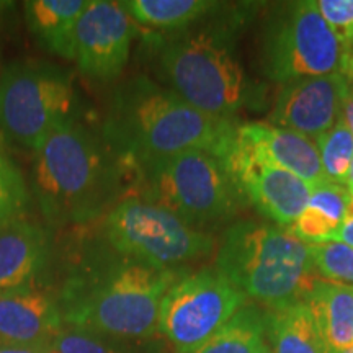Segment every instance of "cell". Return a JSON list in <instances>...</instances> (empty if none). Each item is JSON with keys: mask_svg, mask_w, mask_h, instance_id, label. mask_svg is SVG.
<instances>
[{"mask_svg": "<svg viewBox=\"0 0 353 353\" xmlns=\"http://www.w3.org/2000/svg\"><path fill=\"white\" fill-rule=\"evenodd\" d=\"M236 131L232 118L203 113L170 88L136 77L114 90L101 138L121 164L141 167L187 151L210 152L224 162Z\"/></svg>", "mask_w": 353, "mask_h": 353, "instance_id": "1", "label": "cell"}, {"mask_svg": "<svg viewBox=\"0 0 353 353\" xmlns=\"http://www.w3.org/2000/svg\"><path fill=\"white\" fill-rule=\"evenodd\" d=\"M120 164L105 139L74 118L57 123L33 157V187L48 223L85 224L108 214L120 195Z\"/></svg>", "mask_w": 353, "mask_h": 353, "instance_id": "2", "label": "cell"}, {"mask_svg": "<svg viewBox=\"0 0 353 353\" xmlns=\"http://www.w3.org/2000/svg\"><path fill=\"white\" fill-rule=\"evenodd\" d=\"M179 273L118 259L70 281L61 316L70 329L100 337L148 339L159 332V314L167 290Z\"/></svg>", "mask_w": 353, "mask_h": 353, "instance_id": "3", "label": "cell"}, {"mask_svg": "<svg viewBox=\"0 0 353 353\" xmlns=\"http://www.w3.org/2000/svg\"><path fill=\"white\" fill-rule=\"evenodd\" d=\"M216 268L245 298L268 309L304 299L319 278L306 242L290 229L255 221L226 229Z\"/></svg>", "mask_w": 353, "mask_h": 353, "instance_id": "4", "label": "cell"}, {"mask_svg": "<svg viewBox=\"0 0 353 353\" xmlns=\"http://www.w3.org/2000/svg\"><path fill=\"white\" fill-rule=\"evenodd\" d=\"M159 65L170 90L200 112L219 118L250 100V83L226 34L218 30L183 33L162 44Z\"/></svg>", "mask_w": 353, "mask_h": 353, "instance_id": "5", "label": "cell"}, {"mask_svg": "<svg viewBox=\"0 0 353 353\" xmlns=\"http://www.w3.org/2000/svg\"><path fill=\"white\" fill-rule=\"evenodd\" d=\"M138 170L144 185L141 198L162 206L198 231L236 214L244 198L223 162L210 152L157 157Z\"/></svg>", "mask_w": 353, "mask_h": 353, "instance_id": "6", "label": "cell"}, {"mask_svg": "<svg viewBox=\"0 0 353 353\" xmlns=\"http://www.w3.org/2000/svg\"><path fill=\"white\" fill-rule=\"evenodd\" d=\"M108 245L121 259L164 270L195 262L214 250V237L141 196L123 198L105 219Z\"/></svg>", "mask_w": 353, "mask_h": 353, "instance_id": "7", "label": "cell"}, {"mask_svg": "<svg viewBox=\"0 0 353 353\" xmlns=\"http://www.w3.org/2000/svg\"><path fill=\"white\" fill-rule=\"evenodd\" d=\"M348 51L316 2H291L265 25L260 63L265 76L285 85L299 79L345 74Z\"/></svg>", "mask_w": 353, "mask_h": 353, "instance_id": "8", "label": "cell"}, {"mask_svg": "<svg viewBox=\"0 0 353 353\" xmlns=\"http://www.w3.org/2000/svg\"><path fill=\"white\" fill-rule=\"evenodd\" d=\"M74 103L72 77L54 64L19 63L0 77V130L33 151L57 123L72 118Z\"/></svg>", "mask_w": 353, "mask_h": 353, "instance_id": "9", "label": "cell"}, {"mask_svg": "<svg viewBox=\"0 0 353 353\" xmlns=\"http://www.w3.org/2000/svg\"><path fill=\"white\" fill-rule=\"evenodd\" d=\"M247 298L218 268L176 276L159 314V332L179 353H193L244 307Z\"/></svg>", "mask_w": 353, "mask_h": 353, "instance_id": "10", "label": "cell"}, {"mask_svg": "<svg viewBox=\"0 0 353 353\" xmlns=\"http://www.w3.org/2000/svg\"><path fill=\"white\" fill-rule=\"evenodd\" d=\"M132 20L121 2L88 0L76 26V61L87 77L112 81L130 59Z\"/></svg>", "mask_w": 353, "mask_h": 353, "instance_id": "11", "label": "cell"}, {"mask_svg": "<svg viewBox=\"0 0 353 353\" xmlns=\"http://www.w3.org/2000/svg\"><path fill=\"white\" fill-rule=\"evenodd\" d=\"M348 94L350 83L342 72L299 79L285 83L268 120L273 126L316 141L342 120Z\"/></svg>", "mask_w": 353, "mask_h": 353, "instance_id": "12", "label": "cell"}, {"mask_svg": "<svg viewBox=\"0 0 353 353\" xmlns=\"http://www.w3.org/2000/svg\"><path fill=\"white\" fill-rule=\"evenodd\" d=\"M242 196L280 226H291L306 208L312 185L291 172L260 161L236 145L223 162Z\"/></svg>", "mask_w": 353, "mask_h": 353, "instance_id": "13", "label": "cell"}, {"mask_svg": "<svg viewBox=\"0 0 353 353\" xmlns=\"http://www.w3.org/2000/svg\"><path fill=\"white\" fill-rule=\"evenodd\" d=\"M234 145L255 159L291 172L312 187L327 182L316 141L294 131L270 123H244L237 126Z\"/></svg>", "mask_w": 353, "mask_h": 353, "instance_id": "14", "label": "cell"}, {"mask_svg": "<svg viewBox=\"0 0 353 353\" xmlns=\"http://www.w3.org/2000/svg\"><path fill=\"white\" fill-rule=\"evenodd\" d=\"M63 332L59 304L33 286L0 293V341L52 342Z\"/></svg>", "mask_w": 353, "mask_h": 353, "instance_id": "15", "label": "cell"}, {"mask_svg": "<svg viewBox=\"0 0 353 353\" xmlns=\"http://www.w3.org/2000/svg\"><path fill=\"white\" fill-rule=\"evenodd\" d=\"M50 239L38 224L17 219L0 228V293L32 286L51 255Z\"/></svg>", "mask_w": 353, "mask_h": 353, "instance_id": "16", "label": "cell"}, {"mask_svg": "<svg viewBox=\"0 0 353 353\" xmlns=\"http://www.w3.org/2000/svg\"><path fill=\"white\" fill-rule=\"evenodd\" d=\"M304 301L329 353L353 347V288L317 278Z\"/></svg>", "mask_w": 353, "mask_h": 353, "instance_id": "17", "label": "cell"}, {"mask_svg": "<svg viewBox=\"0 0 353 353\" xmlns=\"http://www.w3.org/2000/svg\"><path fill=\"white\" fill-rule=\"evenodd\" d=\"M88 0H32L25 3L30 32L44 50L76 59V26Z\"/></svg>", "mask_w": 353, "mask_h": 353, "instance_id": "18", "label": "cell"}, {"mask_svg": "<svg viewBox=\"0 0 353 353\" xmlns=\"http://www.w3.org/2000/svg\"><path fill=\"white\" fill-rule=\"evenodd\" d=\"M352 195L343 185L324 182L314 185L306 208L291 224L290 232L306 244L332 241L348 216Z\"/></svg>", "mask_w": 353, "mask_h": 353, "instance_id": "19", "label": "cell"}, {"mask_svg": "<svg viewBox=\"0 0 353 353\" xmlns=\"http://www.w3.org/2000/svg\"><path fill=\"white\" fill-rule=\"evenodd\" d=\"M265 319L273 353H329L304 299L270 307Z\"/></svg>", "mask_w": 353, "mask_h": 353, "instance_id": "20", "label": "cell"}, {"mask_svg": "<svg viewBox=\"0 0 353 353\" xmlns=\"http://www.w3.org/2000/svg\"><path fill=\"white\" fill-rule=\"evenodd\" d=\"M265 312L245 304L193 353H257L265 343Z\"/></svg>", "mask_w": 353, "mask_h": 353, "instance_id": "21", "label": "cell"}, {"mask_svg": "<svg viewBox=\"0 0 353 353\" xmlns=\"http://www.w3.org/2000/svg\"><path fill=\"white\" fill-rule=\"evenodd\" d=\"M121 6L141 25L179 30L201 19L218 3L208 0H128Z\"/></svg>", "mask_w": 353, "mask_h": 353, "instance_id": "22", "label": "cell"}, {"mask_svg": "<svg viewBox=\"0 0 353 353\" xmlns=\"http://www.w3.org/2000/svg\"><path fill=\"white\" fill-rule=\"evenodd\" d=\"M322 170L330 183L345 185L348 169L353 159V136L343 121L335 125L332 130L316 139Z\"/></svg>", "mask_w": 353, "mask_h": 353, "instance_id": "23", "label": "cell"}, {"mask_svg": "<svg viewBox=\"0 0 353 353\" xmlns=\"http://www.w3.org/2000/svg\"><path fill=\"white\" fill-rule=\"evenodd\" d=\"M307 245L321 280L353 288V247L332 241Z\"/></svg>", "mask_w": 353, "mask_h": 353, "instance_id": "24", "label": "cell"}, {"mask_svg": "<svg viewBox=\"0 0 353 353\" xmlns=\"http://www.w3.org/2000/svg\"><path fill=\"white\" fill-rule=\"evenodd\" d=\"M26 205H28V192L23 176L10 159L0 152V228L21 219L20 216Z\"/></svg>", "mask_w": 353, "mask_h": 353, "instance_id": "25", "label": "cell"}, {"mask_svg": "<svg viewBox=\"0 0 353 353\" xmlns=\"http://www.w3.org/2000/svg\"><path fill=\"white\" fill-rule=\"evenodd\" d=\"M52 348L59 353H125L113 339L70 329L63 330L52 341Z\"/></svg>", "mask_w": 353, "mask_h": 353, "instance_id": "26", "label": "cell"}, {"mask_svg": "<svg viewBox=\"0 0 353 353\" xmlns=\"http://www.w3.org/2000/svg\"><path fill=\"white\" fill-rule=\"evenodd\" d=\"M316 7L347 50L353 48V0H319Z\"/></svg>", "mask_w": 353, "mask_h": 353, "instance_id": "27", "label": "cell"}, {"mask_svg": "<svg viewBox=\"0 0 353 353\" xmlns=\"http://www.w3.org/2000/svg\"><path fill=\"white\" fill-rule=\"evenodd\" d=\"M52 342L41 343H12L0 341V353H46L51 350Z\"/></svg>", "mask_w": 353, "mask_h": 353, "instance_id": "28", "label": "cell"}, {"mask_svg": "<svg viewBox=\"0 0 353 353\" xmlns=\"http://www.w3.org/2000/svg\"><path fill=\"white\" fill-rule=\"evenodd\" d=\"M332 242H342L348 247H353V214L347 216L341 229L332 237Z\"/></svg>", "mask_w": 353, "mask_h": 353, "instance_id": "29", "label": "cell"}, {"mask_svg": "<svg viewBox=\"0 0 353 353\" xmlns=\"http://www.w3.org/2000/svg\"><path fill=\"white\" fill-rule=\"evenodd\" d=\"M343 121H345V125L348 126V130H350L353 136V92L352 90L347 97L345 108H343Z\"/></svg>", "mask_w": 353, "mask_h": 353, "instance_id": "30", "label": "cell"}, {"mask_svg": "<svg viewBox=\"0 0 353 353\" xmlns=\"http://www.w3.org/2000/svg\"><path fill=\"white\" fill-rule=\"evenodd\" d=\"M348 192H350V195L353 196V159H352V164H350V169H348V174H347V180H345V185H343Z\"/></svg>", "mask_w": 353, "mask_h": 353, "instance_id": "31", "label": "cell"}, {"mask_svg": "<svg viewBox=\"0 0 353 353\" xmlns=\"http://www.w3.org/2000/svg\"><path fill=\"white\" fill-rule=\"evenodd\" d=\"M348 74H353V48L348 51V57H347V70H345V76Z\"/></svg>", "mask_w": 353, "mask_h": 353, "instance_id": "32", "label": "cell"}, {"mask_svg": "<svg viewBox=\"0 0 353 353\" xmlns=\"http://www.w3.org/2000/svg\"><path fill=\"white\" fill-rule=\"evenodd\" d=\"M257 353H273V352H272V348L267 345V343H263V345L257 350Z\"/></svg>", "mask_w": 353, "mask_h": 353, "instance_id": "33", "label": "cell"}, {"mask_svg": "<svg viewBox=\"0 0 353 353\" xmlns=\"http://www.w3.org/2000/svg\"><path fill=\"white\" fill-rule=\"evenodd\" d=\"M7 7H10V3H8V2H0V13L6 10Z\"/></svg>", "mask_w": 353, "mask_h": 353, "instance_id": "34", "label": "cell"}, {"mask_svg": "<svg viewBox=\"0 0 353 353\" xmlns=\"http://www.w3.org/2000/svg\"><path fill=\"white\" fill-rule=\"evenodd\" d=\"M348 83H350V90L353 92V74H348Z\"/></svg>", "mask_w": 353, "mask_h": 353, "instance_id": "35", "label": "cell"}, {"mask_svg": "<svg viewBox=\"0 0 353 353\" xmlns=\"http://www.w3.org/2000/svg\"><path fill=\"white\" fill-rule=\"evenodd\" d=\"M332 353H353V347L345 348V350H341V352H332Z\"/></svg>", "mask_w": 353, "mask_h": 353, "instance_id": "36", "label": "cell"}, {"mask_svg": "<svg viewBox=\"0 0 353 353\" xmlns=\"http://www.w3.org/2000/svg\"><path fill=\"white\" fill-rule=\"evenodd\" d=\"M353 214V196H352V203H350V208H348V216Z\"/></svg>", "mask_w": 353, "mask_h": 353, "instance_id": "37", "label": "cell"}, {"mask_svg": "<svg viewBox=\"0 0 353 353\" xmlns=\"http://www.w3.org/2000/svg\"><path fill=\"white\" fill-rule=\"evenodd\" d=\"M46 353H59V352H56V350H54V348H52V347H51V350H48Z\"/></svg>", "mask_w": 353, "mask_h": 353, "instance_id": "38", "label": "cell"}]
</instances>
